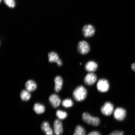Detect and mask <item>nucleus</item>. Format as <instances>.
<instances>
[{
  "label": "nucleus",
  "instance_id": "obj_1",
  "mask_svg": "<svg viewBox=\"0 0 135 135\" xmlns=\"http://www.w3.org/2000/svg\"><path fill=\"white\" fill-rule=\"evenodd\" d=\"M87 91L83 86L77 87L73 93V97L75 100L77 101H81L84 100L86 97Z\"/></svg>",
  "mask_w": 135,
  "mask_h": 135
},
{
  "label": "nucleus",
  "instance_id": "obj_2",
  "mask_svg": "<svg viewBox=\"0 0 135 135\" xmlns=\"http://www.w3.org/2000/svg\"><path fill=\"white\" fill-rule=\"evenodd\" d=\"M82 119L84 122L93 126H97L100 124V120L99 118L93 117L87 112L83 114Z\"/></svg>",
  "mask_w": 135,
  "mask_h": 135
},
{
  "label": "nucleus",
  "instance_id": "obj_3",
  "mask_svg": "<svg viewBox=\"0 0 135 135\" xmlns=\"http://www.w3.org/2000/svg\"><path fill=\"white\" fill-rule=\"evenodd\" d=\"M90 50V47L88 42L85 41H81L79 42L78 45L77 50L81 54H86Z\"/></svg>",
  "mask_w": 135,
  "mask_h": 135
},
{
  "label": "nucleus",
  "instance_id": "obj_4",
  "mask_svg": "<svg viewBox=\"0 0 135 135\" xmlns=\"http://www.w3.org/2000/svg\"><path fill=\"white\" fill-rule=\"evenodd\" d=\"M97 88L98 90L100 92L104 93L107 92L109 89L108 81L105 79H100L98 82Z\"/></svg>",
  "mask_w": 135,
  "mask_h": 135
},
{
  "label": "nucleus",
  "instance_id": "obj_5",
  "mask_svg": "<svg viewBox=\"0 0 135 135\" xmlns=\"http://www.w3.org/2000/svg\"><path fill=\"white\" fill-rule=\"evenodd\" d=\"M113 110V105L111 103L108 102H105L101 109V113L106 116L110 115Z\"/></svg>",
  "mask_w": 135,
  "mask_h": 135
},
{
  "label": "nucleus",
  "instance_id": "obj_6",
  "mask_svg": "<svg viewBox=\"0 0 135 135\" xmlns=\"http://www.w3.org/2000/svg\"><path fill=\"white\" fill-rule=\"evenodd\" d=\"M82 32L84 37H89L93 36L95 33V29L91 25H86L83 28Z\"/></svg>",
  "mask_w": 135,
  "mask_h": 135
},
{
  "label": "nucleus",
  "instance_id": "obj_7",
  "mask_svg": "<svg viewBox=\"0 0 135 135\" xmlns=\"http://www.w3.org/2000/svg\"><path fill=\"white\" fill-rule=\"evenodd\" d=\"M126 111L125 110L121 108H117L114 112V117L117 120L122 121L126 117Z\"/></svg>",
  "mask_w": 135,
  "mask_h": 135
},
{
  "label": "nucleus",
  "instance_id": "obj_8",
  "mask_svg": "<svg viewBox=\"0 0 135 135\" xmlns=\"http://www.w3.org/2000/svg\"><path fill=\"white\" fill-rule=\"evenodd\" d=\"M97 77L93 73L90 72L86 75L84 79V83L88 85H92L96 82Z\"/></svg>",
  "mask_w": 135,
  "mask_h": 135
},
{
  "label": "nucleus",
  "instance_id": "obj_9",
  "mask_svg": "<svg viewBox=\"0 0 135 135\" xmlns=\"http://www.w3.org/2000/svg\"><path fill=\"white\" fill-rule=\"evenodd\" d=\"M63 129L62 123L59 119L56 120L54 123V132L55 135H61Z\"/></svg>",
  "mask_w": 135,
  "mask_h": 135
},
{
  "label": "nucleus",
  "instance_id": "obj_10",
  "mask_svg": "<svg viewBox=\"0 0 135 135\" xmlns=\"http://www.w3.org/2000/svg\"><path fill=\"white\" fill-rule=\"evenodd\" d=\"M49 101L52 107L54 108L58 107L61 102L60 98L57 94H55L50 95L49 98Z\"/></svg>",
  "mask_w": 135,
  "mask_h": 135
},
{
  "label": "nucleus",
  "instance_id": "obj_11",
  "mask_svg": "<svg viewBox=\"0 0 135 135\" xmlns=\"http://www.w3.org/2000/svg\"><path fill=\"white\" fill-rule=\"evenodd\" d=\"M55 86L54 89L55 91L58 92L61 90L63 86V81L60 76H57L54 79Z\"/></svg>",
  "mask_w": 135,
  "mask_h": 135
},
{
  "label": "nucleus",
  "instance_id": "obj_12",
  "mask_svg": "<svg viewBox=\"0 0 135 135\" xmlns=\"http://www.w3.org/2000/svg\"><path fill=\"white\" fill-rule=\"evenodd\" d=\"M41 127L42 130L44 133L45 135H53V131L48 122H44L42 123Z\"/></svg>",
  "mask_w": 135,
  "mask_h": 135
},
{
  "label": "nucleus",
  "instance_id": "obj_13",
  "mask_svg": "<svg viewBox=\"0 0 135 135\" xmlns=\"http://www.w3.org/2000/svg\"><path fill=\"white\" fill-rule=\"evenodd\" d=\"M98 68L97 63L93 61H89L85 66V70L87 71L92 72L96 71Z\"/></svg>",
  "mask_w": 135,
  "mask_h": 135
},
{
  "label": "nucleus",
  "instance_id": "obj_14",
  "mask_svg": "<svg viewBox=\"0 0 135 135\" xmlns=\"http://www.w3.org/2000/svg\"><path fill=\"white\" fill-rule=\"evenodd\" d=\"M25 87L26 90L30 92L33 91L37 88V85L35 81L29 80L27 81L25 84Z\"/></svg>",
  "mask_w": 135,
  "mask_h": 135
},
{
  "label": "nucleus",
  "instance_id": "obj_15",
  "mask_svg": "<svg viewBox=\"0 0 135 135\" xmlns=\"http://www.w3.org/2000/svg\"><path fill=\"white\" fill-rule=\"evenodd\" d=\"M33 109L35 112L37 114L43 113L45 110V106L39 103H36L34 105Z\"/></svg>",
  "mask_w": 135,
  "mask_h": 135
},
{
  "label": "nucleus",
  "instance_id": "obj_16",
  "mask_svg": "<svg viewBox=\"0 0 135 135\" xmlns=\"http://www.w3.org/2000/svg\"><path fill=\"white\" fill-rule=\"evenodd\" d=\"M49 62L50 63L56 62L57 63L60 60L59 55L55 52H50L48 55Z\"/></svg>",
  "mask_w": 135,
  "mask_h": 135
},
{
  "label": "nucleus",
  "instance_id": "obj_17",
  "mask_svg": "<svg viewBox=\"0 0 135 135\" xmlns=\"http://www.w3.org/2000/svg\"><path fill=\"white\" fill-rule=\"evenodd\" d=\"M31 97L30 92L27 90H23L20 93V97L23 101H27L29 100Z\"/></svg>",
  "mask_w": 135,
  "mask_h": 135
},
{
  "label": "nucleus",
  "instance_id": "obj_18",
  "mask_svg": "<svg viewBox=\"0 0 135 135\" xmlns=\"http://www.w3.org/2000/svg\"><path fill=\"white\" fill-rule=\"evenodd\" d=\"M86 132L83 127L80 125L77 126L75 128L73 135H85Z\"/></svg>",
  "mask_w": 135,
  "mask_h": 135
},
{
  "label": "nucleus",
  "instance_id": "obj_19",
  "mask_svg": "<svg viewBox=\"0 0 135 135\" xmlns=\"http://www.w3.org/2000/svg\"><path fill=\"white\" fill-rule=\"evenodd\" d=\"M62 104L64 107L69 108L73 106V102L71 99H67L62 101Z\"/></svg>",
  "mask_w": 135,
  "mask_h": 135
},
{
  "label": "nucleus",
  "instance_id": "obj_20",
  "mask_svg": "<svg viewBox=\"0 0 135 135\" xmlns=\"http://www.w3.org/2000/svg\"><path fill=\"white\" fill-rule=\"evenodd\" d=\"M56 115L60 120H63L65 119L67 116V113L65 111L58 110L56 111Z\"/></svg>",
  "mask_w": 135,
  "mask_h": 135
},
{
  "label": "nucleus",
  "instance_id": "obj_21",
  "mask_svg": "<svg viewBox=\"0 0 135 135\" xmlns=\"http://www.w3.org/2000/svg\"><path fill=\"white\" fill-rule=\"evenodd\" d=\"M4 3L10 8H13L16 6L15 0H4Z\"/></svg>",
  "mask_w": 135,
  "mask_h": 135
},
{
  "label": "nucleus",
  "instance_id": "obj_22",
  "mask_svg": "<svg viewBox=\"0 0 135 135\" xmlns=\"http://www.w3.org/2000/svg\"><path fill=\"white\" fill-rule=\"evenodd\" d=\"M124 133L123 131H115L111 133L109 135H124Z\"/></svg>",
  "mask_w": 135,
  "mask_h": 135
},
{
  "label": "nucleus",
  "instance_id": "obj_23",
  "mask_svg": "<svg viewBox=\"0 0 135 135\" xmlns=\"http://www.w3.org/2000/svg\"><path fill=\"white\" fill-rule=\"evenodd\" d=\"M87 135H101L100 133L97 131L91 132L89 133Z\"/></svg>",
  "mask_w": 135,
  "mask_h": 135
},
{
  "label": "nucleus",
  "instance_id": "obj_24",
  "mask_svg": "<svg viewBox=\"0 0 135 135\" xmlns=\"http://www.w3.org/2000/svg\"><path fill=\"white\" fill-rule=\"evenodd\" d=\"M57 65L59 66H61L62 65V62L61 59H60V60H59L58 62H57Z\"/></svg>",
  "mask_w": 135,
  "mask_h": 135
},
{
  "label": "nucleus",
  "instance_id": "obj_25",
  "mask_svg": "<svg viewBox=\"0 0 135 135\" xmlns=\"http://www.w3.org/2000/svg\"><path fill=\"white\" fill-rule=\"evenodd\" d=\"M131 68L133 71L135 72V63H133L131 65Z\"/></svg>",
  "mask_w": 135,
  "mask_h": 135
},
{
  "label": "nucleus",
  "instance_id": "obj_26",
  "mask_svg": "<svg viewBox=\"0 0 135 135\" xmlns=\"http://www.w3.org/2000/svg\"><path fill=\"white\" fill-rule=\"evenodd\" d=\"M0 1H1H1L2 0H0Z\"/></svg>",
  "mask_w": 135,
  "mask_h": 135
}]
</instances>
